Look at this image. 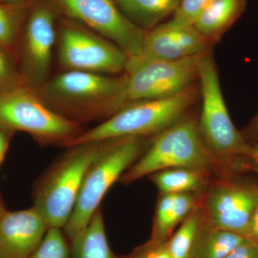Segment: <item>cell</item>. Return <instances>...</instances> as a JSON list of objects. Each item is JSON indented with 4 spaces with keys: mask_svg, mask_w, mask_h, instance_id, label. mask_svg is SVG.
<instances>
[{
    "mask_svg": "<svg viewBox=\"0 0 258 258\" xmlns=\"http://www.w3.org/2000/svg\"><path fill=\"white\" fill-rule=\"evenodd\" d=\"M7 211V209L5 208L4 202L0 195V218L4 215L5 212Z\"/></svg>",
    "mask_w": 258,
    "mask_h": 258,
    "instance_id": "cell-31",
    "label": "cell"
},
{
    "mask_svg": "<svg viewBox=\"0 0 258 258\" xmlns=\"http://www.w3.org/2000/svg\"><path fill=\"white\" fill-rule=\"evenodd\" d=\"M198 81L202 98L199 128L207 147L220 159H252V147L235 128L229 114L217 66L210 51L202 60Z\"/></svg>",
    "mask_w": 258,
    "mask_h": 258,
    "instance_id": "cell-7",
    "label": "cell"
},
{
    "mask_svg": "<svg viewBox=\"0 0 258 258\" xmlns=\"http://www.w3.org/2000/svg\"><path fill=\"white\" fill-rule=\"evenodd\" d=\"M152 258H171L166 245V241L158 244Z\"/></svg>",
    "mask_w": 258,
    "mask_h": 258,
    "instance_id": "cell-29",
    "label": "cell"
},
{
    "mask_svg": "<svg viewBox=\"0 0 258 258\" xmlns=\"http://www.w3.org/2000/svg\"><path fill=\"white\" fill-rule=\"evenodd\" d=\"M57 62L63 71L109 76L124 74L128 57L108 39L69 18L60 19Z\"/></svg>",
    "mask_w": 258,
    "mask_h": 258,
    "instance_id": "cell-9",
    "label": "cell"
},
{
    "mask_svg": "<svg viewBox=\"0 0 258 258\" xmlns=\"http://www.w3.org/2000/svg\"><path fill=\"white\" fill-rule=\"evenodd\" d=\"M258 205V186L222 183L205 200L207 223L247 237L249 223Z\"/></svg>",
    "mask_w": 258,
    "mask_h": 258,
    "instance_id": "cell-12",
    "label": "cell"
},
{
    "mask_svg": "<svg viewBox=\"0 0 258 258\" xmlns=\"http://www.w3.org/2000/svg\"><path fill=\"white\" fill-rule=\"evenodd\" d=\"M218 158L204 142L198 122L183 117L158 134L149 149L121 176L129 184L154 173L174 168H187L209 172Z\"/></svg>",
    "mask_w": 258,
    "mask_h": 258,
    "instance_id": "cell-4",
    "label": "cell"
},
{
    "mask_svg": "<svg viewBox=\"0 0 258 258\" xmlns=\"http://www.w3.org/2000/svg\"><path fill=\"white\" fill-rule=\"evenodd\" d=\"M253 130L254 133L257 134L258 135V115L257 116V118H255V120H254L253 124Z\"/></svg>",
    "mask_w": 258,
    "mask_h": 258,
    "instance_id": "cell-33",
    "label": "cell"
},
{
    "mask_svg": "<svg viewBox=\"0 0 258 258\" xmlns=\"http://www.w3.org/2000/svg\"><path fill=\"white\" fill-rule=\"evenodd\" d=\"M15 134V132H12V131L0 128V167L4 161L10 142Z\"/></svg>",
    "mask_w": 258,
    "mask_h": 258,
    "instance_id": "cell-26",
    "label": "cell"
},
{
    "mask_svg": "<svg viewBox=\"0 0 258 258\" xmlns=\"http://www.w3.org/2000/svg\"><path fill=\"white\" fill-rule=\"evenodd\" d=\"M0 128L25 132L42 145L64 148L86 131L56 113L36 90L25 84L0 94Z\"/></svg>",
    "mask_w": 258,
    "mask_h": 258,
    "instance_id": "cell-6",
    "label": "cell"
},
{
    "mask_svg": "<svg viewBox=\"0 0 258 258\" xmlns=\"http://www.w3.org/2000/svg\"><path fill=\"white\" fill-rule=\"evenodd\" d=\"M245 5L246 0H214L199 17L194 26L214 43L240 18Z\"/></svg>",
    "mask_w": 258,
    "mask_h": 258,
    "instance_id": "cell-15",
    "label": "cell"
},
{
    "mask_svg": "<svg viewBox=\"0 0 258 258\" xmlns=\"http://www.w3.org/2000/svg\"><path fill=\"white\" fill-rule=\"evenodd\" d=\"M106 141L66 147L40 176L32 189L33 205L49 228L62 229L72 215L88 168Z\"/></svg>",
    "mask_w": 258,
    "mask_h": 258,
    "instance_id": "cell-2",
    "label": "cell"
},
{
    "mask_svg": "<svg viewBox=\"0 0 258 258\" xmlns=\"http://www.w3.org/2000/svg\"><path fill=\"white\" fill-rule=\"evenodd\" d=\"M22 84L16 56L0 46V94Z\"/></svg>",
    "mask_w": 258,
    "mask_h": 258,
    "instance_id": "cell-23",
    "label": "cell"
},
{
    "mask_svg": "<svg viewBox=\"0 0 258 258\" xmlns=\"http://www.w3.org/2000/svg\"><path fill=\"white\" fill-rule=\"evenodd\" d=\"M158 244L149 241L136 249L130 255L127 256V258H152Z\"/></svg>",
    "mask_w": 258,
    "mask_h": 258,
    "instance_id": "cell-27",
    "label": "cell"
},
{
    "mask_svg": "<svg viewBox=\"0 0 258 258\" xmlns=\"http://www.w3.org/2000/svg\"><path fill=\"white\" fill-rule=\"evenodd\" d=\"M29 258H71V243L63 230L49 228Z\"/></svg>",
    "mask_w": 258,
    "mask_h": 258,
    "instance_id": "cell-22",
    "label": "cell"
},
{
    "mask_svg": "<svg viewBox=\"0 0 258 258\" xmlns=\"http://www.w3.org/2000/svg\"><path fill=\"white\" fill-rule=\"evenodd\" d=\"M207 52L176 60L127 61L125 106L132 102L172 96L195 84Z\"/></svg>",
    "mask_w": 258,
    "mask_h": 258,
    "instance_id": "cell-10",
    "label": "cell"
},
{
    "mask_svg": "<svg viewBox=\"0 0 258 258\" xmlns=\"http://www.w3.org/2000/svg\"><path fill=\"white\" fill-rule=\"evenodd\" d=\"M199 96L200 88L193 84L172 96L132 102L96 126L85 131L66 147L123 137L157 135L182 118Z\"/></svg>",
    "mask_w": 258,
    "mask_h": 258,
    "instance_id": "cell-3",
    "label": "cell"
},
{
    "mask_svg": "<svg viewBox=\"0 0 258 258\" xmlns=\"http://www.w3.org/2000/svg\"><path fill=\"white\" fill-rule=\"evenodd\" d=\"M125 74L62 71L50 76L37 92L56 113L83 125L104 121L125 106Z\"/></svg>",
    "mask_w": 258,
    "mask_h": 258,
    "instance_id": "cell-1",
    "label": "cell"
},
{
    "mask_svg": "<svg viewBox=\"0 0 258 258\" xmlns=\"http://www.w3.org/2000/svg\"><path fill=\"white\" fill-rule=\"evenodd\" d=\"M258 159V144L257 145L252 147V159L254 161Z\"/></svg>",
    "mask_w": 258,
    "mask_h": 258,
    "instance_id": "cell-32",
    "label": "cell"
},
{
    "mask_svg": "<svg viewBox=\"0 0 258 258\" xmlns=\"http://www.w3.org/2000/svg\"><path fill=\"white\" fill-rule=\"evenodd\" d=\"M254 164H255V171L256 172H257V174H258V159H256V160L254 161Z\"/></svg>",
    "mask_w": 258,
    "mask_h": 258,
    "instance_id": "cell-34",
    "label": "cell"
},
{
    "mask_svg": "<svg viewBox=\"0 0 258 258\" xmlns=\"http://www.w3.org/2000/svg\"><path fill=\"white\" fill-rule=\"evenodd\" d=\"M49 227L34 206L8 211L0 218V258H29Z\"/></svg>",
    "mask_w": 258,
    "mask_h": 258,
    "instance_id": "cell-14",
    "label": "cell"
},
{
    "mask_svg": "<svg viewBox=\"0 0 258 258\" xmlns=\"http://www.w3.org/2000/svg\"><path fill=\"white\" fill-rule=\"evenodd\" d=\"M61 13L120 47L128 60L139 57L146 32L130 21L115 0H54Z\"/></svg>",
    "mask_w": 258,
    "mask_h": 258,
    "instance_id": "cell-11",
    "label": "cell"
},
{
    "mask_svg": "<svg viewBox=\"0 0 258 258\" xmlns=\"http://www.w3.org/2000/svg\"><path fill=\"white\" fill-rule=\"evenodd\" d=\"M30 0H0V3L10 5H23L28 3Z\"/></svg>",
    "mask_w": 258,
    "mask_h": 258,
    "instance_id": "cell-30",
    "label": "cell"
},
{
    "mask_svg": "<svg viewBox=\"0 0 258 258\" xmlns=\"http://www.w3.org/2000/svg\"><path fill=\"white\" fill-rule=\"evenodd\" d=\"M181 0H115L120 11L138 28L147 32L166 17L174 15Z\"/></svg>",
    "mask_w": 258,
    "mask_h": 258,
    "instance_id": "cell-17",
    "label": "cell"
},
{
    "mask_svg": "<svg viewBox=\"0 0 258 258\" xmlns=\"http://www.w3.org/2000/svg\"><path fill=\"white\" fill-rule=\"evenodd\" d=\"M207 173L187 168H174L158 171L150 178L161 195L195 194L206 184Z\"/></svg>",
    "mask_w": 258,
    "mask_h": 258,
    "instance_id": "cell-19",
    "label": "cell"
},
{
    "mask_svg": "<svg viewBox=\"0 0 258 258\" xmlns=\"http://www.w3.org/2000/svg\"><path fill=\"white\" fill-rule=\"evenodd\" d=\"M247 237L258 242V205L254 210L249 223Z\"/></svg>",
    "mask_w": 258,
    "mask_h": 258,
    "instance_id": "cell-28",
    "label": "cell"
},
{
    "mask_svg": "<svg viewBox=\"0 0 258 258\" xmlns=\"http://www.w3.org/2000/svg\"><path fill=\"white\" fill-rule=\"evenodd\" d=\"M212 43L190 24L171 18L146 32L142 52L130 60H176L210 51Z\"/></svg>",
    "mask_w": 258,
    "mask_h": 258,
    "instance_id": "cell-13",
    "label": "cell"
},
{
    "mask_svg": "<svg viewBox=\"0 0 258 258\" xmlns=\"http://www.w3.org/2000/svg\"><path fill=\"white\" fill-rule=\"evenodd\" d=\"M214 0H181L173 18L194 25Z\"/></svg>",
    "mask_w": 258,
    "mask_h": 258,
    "instance_id": "cell-24",
    "label": "cell"
},
{
    "mask_svg": "<svg viewBox=\"0 0 258 258\" xmlns=\"http://www.w3.org/2000/svg\"><path fill=\"white\" fill-rule=\"evenodd\" d=\"M203 213L198 207L181 222L175 233L166 241L171 258H190L199 233L205 224Z\"/></svg>",
    "mask_w": 258,
    "mask_h": 258,
    "instance_id": "cell-21",
    "label": "cell"
},
{
    "mask_svg": "<svg viewBox=\"0 0 258 258\" xmlns=\"http://www.w3.org/2000/svg\"><path fill=\"white\" fill-rule=\"evenodd\" d=\"M30 3L23 5L0 3V46L9 50L16 57Z\"/></svg>",
    "mask_w": 258,
    "mask_h": 258,
    "instance_id": "cell-20",
    "label": "cell"
},
{
    "mask_svg": "<svg viewBox=\"0 0 258 258\" xmlns=\"http://www.w3.org/2000/svg\"><path fill=\"white\" fill-rule=\"evenodd\" d=\"M225 258H258V242L245 237Z\"/></svg>",
    "mask_w": 258,
    "mask_h": 258,
    "instance_id": "cell-25",
    "label": "cell"
},
{
    "mask_svg": "<svg viewBox=\"0 0 258 258\" xmlns=\"http://www.w3.org/2000/svg\"><path fill=\"white\" fill-rule=\"evenodd\" d=\"M144 147L142 137L106 140L88 168L74 211L63 228L69 242L87 227L108 190L142 155Z\"/></svg>",
    "mask_w": 258,
    "mask_h": 258,
    "instance_id": "cell-5",
    "label": "cell"
},
{
    "mask_svg": "<svg viewBox=\"0 0 258 258\" xmlns=\"http://www.w3.org/2000/svg\"><path fill=\"white\" fill-rule=\"evenodd\" d=\"M70 243L71 258H127L117 255L110 247L101 207L85 230Z\"/></svg>",
    "mask_w": 258,
    "mask_h": 258,
    "instance_id": "cell-16",
    "label": "cell"
},
{
    "mask_svg": "<svg viewBox=\"0 0 258 258\" xmlns=\"http://www.w3.org/2000/svg\"><path fill=\"white\" fill-rule=\"evenodd\" d=\"M60 13L54 0H30L17 60L24 84L36 91L51 76Z\"/></svg>",
    "mask_w": 258,
    "mask_h": 258,
    "instance_id": "cell-8",
    "label": "cell"
},
{
    "mask_svg": "<svg viewBox=\"0 0 258 258\" xmlns=\"http://www.w3.org/2000/svg\"><path fill=\"white\" fill-rule=\"evenodd\" d=\"M244 238L238 234L212 227L205 220L190 258H225Z\"/></svg>",
    "mask_w": 258,
    "mask_h": 258,
    "instance_id": "cell-18",
    "label": "cell"
}]
</instances>
